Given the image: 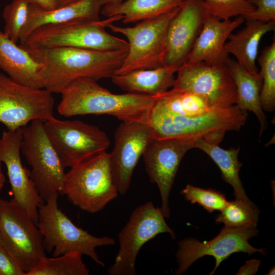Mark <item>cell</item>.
Masks as SVG:
<instances>
[{
    "mask_svg": "<svg viewBox=\"0 0 275 275\" xmlns=\"http://www.w3.org/2000/svg\"><path fill=\"white\" fill-rule=\"evenodd\" d=\"M245 26L236 33H231L225 48L229 54L233 55L236 61L252 73L259 72L256 65L258 47L262 38L274 30L275 21L264 22L245 20Z\"/></svg>",
    "mask_w": 275,
    "mask_h": 275,
    "instance_id": "603a6c76",
    "label": "cell"
},
{
    "mask_svg": "<svg viewBox=\"0 0 275 275\" xmlns=\"http://www.w3.org/2000/svg\"><path fill=\"white\" fill-rule=\"evenodd\" d=\"M160 208L148 202L135 208L118 235L119 249L109 275L136 274L135 261L143 245L161 233L176 239L174 231L167 224Z\"/></svg>",
    "mask_w": 275,
    "mask_h": 275,
    "instance_id": "9c48e42d",
    "label": "cell"
},
{
    "mask_svg": "<svg viewBox=\"0 0 275 275\" xmlns=\"http://www.w3.org/2000/svg\"><path fill=\"white\" fill-rule=\"evenodd\" d=\"M245 22L243 16L221 20L208 15L185 63L208 65L227 64L230 59L225 45L232 32Z\"/></svg>",
    "mask_w": 275,
    "mask_h": 275,
    "instance_id": "d6986e66",
    "label": "cell"
},
{
    "mask_svg": "<svg viewBox=\"0 0 275 275\" xmlns=\"http://www.w3.org/2000/svg\"><path fill=\"white\" fill-rule=\"evenodd\" d=\"M0 275H26L3 245H0Z\"/></svg>",
    "mask_w": 275,
    "mask_h": 275,
    "instance_id": "e575fe53",
    "label": "cell"
},
{
    "mask_svg": "<svg viewBox=\"0 0 275 275\" xmlns=\"http://www.w3.org/2000/svg\"><path fill=\"white\" fill-rule=\"evenodd\" d=\"M274 272H275V269H274V266H273V267H272L271 268L269 269L267 274H269V275H272V274H274Z\"/></svg>",
    "mask_w": 275,
    "mask_h": 275,
    "instance_id": "60d3db41",
    "label": "cell"
},
{
    "mask_svg": "<svg viewBox=\"0 0 275 275\" xmlns=\"http://www.w3.org/2000/svg\"><path fill=\"white\" fill-rule=\"evenodd\" d=\"M58 193L52 194L38 208L36 225L43 236V244L48 253L57 257L71 252H78L91 258L102 266L95 249L113 245L115 240L107 236L97 237L77 227L58 207Z\"/></svg>",
    "mask_w": 275,
    "mask_h": 275,
    "instance_id": "5b68a950",
    "label": "cell"
},
{
    "mask_svg": "<svg viewBox=\"0 0 275 275\" xmlns=\"http://www.w3.org/2000/svg\"><path fill=\"white\" fill-rule=\"evenodd\" d=\"M195 140L154 139L143 155L149 180L158 187L161 199L160 208L164 217L170 216L169 198L179 165L185 153L194 148Z\"/></svg>",
    "mask_w": 275,
    "mask_h": 275,
    "instance_id": "2e32d148",
    "label": "cell"
},
{
    "mask_svg": "<svg viewBox=\"0 0 275 275\" xmlns=\"http://www.w3.org/2000/svg\"><path fill=\"white\" fill-rule=\"evenodd\" d=\"M179 7L159 16L138 22L133 26L108 25L107 28L123 35L128 43L126 56L115 74L163 65L168 27Z\"/></svg>",
    "mask_w": 275,
    "mask_h": 275,
    "instance_id": "52a82bcc",
    "label": "cell"
},
{
    "mask_svg": "<svg viewBox=\"0 0 275 275\" xmlns=\"http://www.w3.org/2000/svg\"><path fill=\"white\" fill-rule=\"evenodd\" d=\"M102 7L100 0H78L50 10L30 4L28 19L20 37V44L42 25L78 20H99Z\"/></svg>",
    "mask_w": 275,
    "mask_h": 275,
    "instance_id": "ffe728a7",
    "label": "cell"
},
{
    "mask_svg": "<svg viewBox=\"0 0 275 275\" xmlns=\"http://www.w3.org/2000/svg\"><path fill=\"white\" fill-rule=\"evenodd\" d=\"M109 153L97 154L70 168L61 195L74 206L89 213L101 211L118 196Z\"/></svg>",
    "mask_w": 275,
    "mask_h": 275,
    "instance_id": "8992f818",
    "label": "cell"
},
{
    "mask_svg": "<svg viewBox=\"0 0 275 275\" xmlns=\"http://www.w3.org/2000/svg\"><path fill=\"white\" fill-rule=\"evenodd\" d=\"M102 7L106 5L114 4L120 3L124 0H100Z\"/></svg>",
    "mask_w": 275,
    "mask_h": 275,
    "instance_id": "ab89813d",
    "label": "cell"
},
{
    "mask_svg": "<svg viewBox=\"0 0 275 275\" xmlns=\"http://www.w3.org/2000/svg\"><path fill=\"white\" fill-rule=\"evenodd\" d=\"M44 126L65 168L106 151L110 145L104 131L79 120H62L53 117L44 121Z\"/></svg>",
    "mask_w": 275,
    "mask_h": 275,
    "instance_id": "8fae6325",
    "label": "cell"
},
{
    "mask_svg": "<svg viewBox=\"0 0 275 275\" xmlns=\"http://www.w3.org/2000/svg\"><path fill=\"white\" fill-rule=\"evenodd\" d=\"M58 113L70 117L107 115L121 122H148L155 96L136 93L115 94L89 77L77 78L61 92Z\"/></svg>",
    "mask_w": 275,
    "mask_h": 275,
    "instance_id": "7a4b0ae2",
    "label": "cell"
},
{
    "mask_svg": "<svg viewBox=\"0 0 275 275\" xmlns=\"http://www.w3.org/2000/svg\"><path fill=\"white\" fill-rule=\"evenodd\" d=\"M177 70L175 67L163 65L115 74L111 79L114 84L127 93L154 96L172 88Z\"/></svg>",
    "mask_w": 275,
    "mask_h": 275,
    "instance_id": "7402d4cb",
    "label": "cell"
},
{
    "mask_svg": "<svg viewBox=\"0 0 275 275\" xmlns=\"http://www.w3.org/2000/svg\"><path fill=\"white\" fill-rule=\"evenodd\" d=\"M22 128L6 130L0 136V162L6 167L11 188V200L23 208L36 223L38 208L44 201L39 195L30 176V171L21 159Z\"/></svg>",
    "mask_w": 275,
    "mask_h": 275,
    "instance_id": "e0dca14e",
    "label": "cell"
},
{
    "mask_svg": "<svg viewBox=\"0 0 275 275\" xmlns=\"http://www.w3.org/2000/svg\"><path fill=\"white\" fill-rule=\"evenodd\" d=\"M208 14L203 0H186L169 22L163 65L178 68L187 60Z\"/></svg>",
    "mask_w": 275,
    "mask_h": 275,
    "instance_id": "ac0fdd59",
    "label": "cell"
},
{
    "mask_svg": "<svg viewBox=\"0 0 275 275\" xmlns=\"http://www.w3.org/2000/svg\"><path fill=\"white\" fill-rule=\"evenodd\" d=\"M30 5L29 0H13L4 9V33L15 43L19 41L22 30L27 22Z\"/></svg>",
    "mask_w": 275,
    "mask_h": 275,
    "instance_id": "4dcf8cb0",
    "label": "cell"
},
{
    "mask_svg": "<svg viewBox=\"0 0 275 275\" xmlns=\"http://www.w3.org/2000/svg\"><path fill=\"white\" fill-rule=\"evenodd\" d=\"M0 232L4 246L25 273L46 256L36 223L11 200L0 199Z\"/></svg>",
    "mask_w": 275,
    "mask_h": 275,
    "instance_id": "30bf717a",
    "label": "cell"
},
{
    "mask_svg": "<svg viewBox=\"0 0 275 275\" xmlns=\"http://www.w3.org/2000/svg\"><path fill=\"white\" fill-rule=\"evenodd\" d=\"M154 96L155 106L182 116H200L215 108L204 96L190 92L171 89Z\"/></svg>",
    "mask_w": 275,
    "mask_h": 275,
    "instance_id": "4316f807",
    "label": "cell"
},
{
    "mask_svg": "<svg viewBox=\"0 0 275 275\" xmlns=\"http://www.w3.org/2000/svg\"><path fill=\"white\" fill-rule=\"evenodd\" d=\"M56 1L58 5V7H60L67 5L70 3L75 2L78 0H56Z\"/></svg>",
    "mask_w": 275,
    "mask_h": 275,
    "instance_id": "f35d334b",
    "label": "cell"
},
{
    "mask_svg": "<svg viewBox=\"0 0 275 275\" xmlns=\"http://www.w3.org/2000/svg\"><path fill=\"white\" fill-rule=\"evenodd\" d=\"M251 2L255 10L243 17L245 20L275 21V0H251Z\"/></svg>",
    "mask_w": 275,
    "mask_h": 275,
    "instance_id": "836d02e7",
    "label": "cell"
},
{
    "mask_svg": "<svg viewBox=\"0 0 275 275\" xmlns=\"http://www.w3.org/2000/svg\"><path fill=\"white\" fill-rule=\"evenodd\" d=\"M30 4L36 5L47 10H53L58 7L56 0H29Z\"/></svg>",
    "mask_w": 275,
    "mask_h": 275,
    "instance_id": "8d00e7d4",
    "label": "cell"
},
{
    "mask_svg": "<svg viewBox=\"0 0 275 275\" xmlns=\"http://www.w3.org/2000/svg\"><path fill=\"white\" fill-rule=\"evenodd\" d=\"M247 118V111L236 104L226 108H215L197 117L176 115L154 104L148 123L153 128L154 139L200 138L218 145L227 131L240 130Z\"/></svg>",
    "mask_w": 275,
    "mask_h": 275,
    "instance_id": "3957f363",
    "label": "cell"
},
{
    "mask_svg": "<svg viewBox=\"0 0 275 275\" xmlns=\"http://www.w3.org/2000/svg\"><path fill=\"white\" fill-rule=\"evenodd\" d=\"M227 66L236 87V105L243 111H251L256 115L260 123V138L267 126L266 116L260 102L262 78L259 72L249 71L232 59H229Z\"/></svg>",
    "mask_w": 275,
    "mask_h": 275,
    "instance_id": "cb8c5ba5",
    "label": "cell"
},
{
    "mask_svg": "<svg viewBox=\"0 0 275 275\" xmlns=\"http://www.w3.org/2000/svg\"><path fill=\"white\" fill-rule=\"evenodd\" d=\"M5 180V177L2 169V163L0 162V193L4 187Z\"/></svg>",
    "mask_w": 275,
    "mask_h": 275,
    "instance_id": "74e56055",
    "label": "cell"
},
{
    "mask_svg": "<svg viewBox=\"0 0 275 275\" xmlns=\"http://www.w3.org/2000/svg\"><path fill=\"white\" fill-rule=\"evenodd\" d=\"M0 245H3V240H2V236H1V232H0ZM3 246H4V245H3Z\"/></svg>",
    "mask_w": 275,
    "mask_h": 275,
    "instance_id": "b9f144b4",
    "label": "cell"
},
{
    "mask_svg": "<svg viewBox=\"0 0 275 275\" xmlns=\"http://www.w3.org/2000/svg\"><path fill=\"white\" fill-rule=\"evenodd\" d=\"M22 47L43 65L44 88L51 93H61L69 84L78 78L89 77L96 80L111 78L121 66L128 50Z\"/></svg>",
    "mask_w": 275,
    "mask_h": 275,
    "instance_id": "6da1fadb",
    "label": "cell"
},
{
    "mask_svg": "<svg viewBox=\"0 0 275 275\" xmlns=\"http://www.w3.org/2000/svg\"><path fill=\"white\" fill-rule=\"evenodd\" d=\"M0 69L14 81L44 88L43 66L0 31Z\"/></svg>",
    "mask_w": 275,
    "mask_h": 275,
    "instance_id": "44dd1931",
    "label": "cell"
},
{
    "mask_svg": "<svg viewBox=\"0 0 275 275\" xmlns=\"http://www.w3.org/2000/svg\"><path fill=\"white\" fill-rule=\"evenodd\" d=\"M186 0H124L104 5L101 14L106 17L122 15L124 24L156 17L180 7Z\"/></svg>",
    "mask_w": 275,
    "mask_h": 275,
    "instance_id": "d4e9b609",
    "label": "cell"
},
{
    "mask_svg": "<svg viewBox=\"0 0 275 275\" xmlns=\"http://www.w3.org/2000/svg\"><path fill=\"white\" fill-rule=\"evenodd\" d=\"M123 18L116 15L103 20H78L42 25L20 45L32 48L74 47L100 51L128 49L126 40L106 31L108 24Z\"/></svg>",
    "mask_w": 275,
    "mask_h": 275,
    "instance_id": "277c9868",
    "label": "cell"
},
{
    "mask_svg": "<svg viewBox=\"0 0 275 275\" xmlns=\"http://www.w3.org/2000/svg\"><path fill=\"white\" fill-rule=\"evenodd\" d=\"M259 234L257 227L228 228L224 227L219 233L208 241L201 242L193 238H186L178 243L176 253L178 267L175 274H184L194 262L205 256H211L215 260V266L209 273L214 274L221 263L231 255L242 252L249 255L257 252L266 255V249H257L249 242Z\"/></svg>",
    "mask_w": 275,
    "mask_h": 275,
    "instance_id": "4fadbf2b",
    "label": "cell"
},
{
    "mask_svg": "<svg viewBox=\"0 0 275 275\" xmlns=\"http://www.w3.org/2000/svg\"><path fill=\"white\" fill-rule=\"evenodd\" d=\"M215 217L217 224L223 223L224 227L240 228L257 227L260 211L254 203L241 200L228 201L227 205Z\"/></svg>",
    "mask_w": 275,
    "mask_h": 275,
    "instance_id": "f1b7e54d",
    "label": "cell"
},
{
    "mask_svg": "<svg viewBox=\"0 0 275 275\" xmlns=\"http://www.w3.org/2000/svg\"><path fill=\"white\" fill-rule=\"evenodd\" d=\"M82 255L71 252L57 257L45 256L26 275H88L89 270L82 262Z\"/></svg>",
    "mask_w": 275,
    "mask_h": 275,
    "instance_id": "83f0119b",
    "label": "cell"
},
{
    "mask_svg": "<svg viewBox=\"0 0 275 275\" xmlns=\"http://www.w3.org/2000/svg\"><path fill=\"white\" fill-rule=\"evenodd\" d=\"M180 193L186 201L198 204L209 213L221 211L227 204L225 195L213 189H203L187 184Z\"/></svg>",
    "mask_w": 275,
    "mask_h": 275,
    "instance_id": "d6a6232c",
    "label": "cell"
},
{
    "mask_svg": "<svg viewBox=\"0 0 275 275\" xmlns=\"http://www.w3.org/2000/svg\"><path fill=\"white\" fill-rule=\"evenodd\" d=\"M261 70L259 72L262 85L260 102L264 111L272 112L275 108V41L266 46L258 59Z\"/></svg>",
    "mask_w": 275,
    "mask_h": 275,
    "instance_id": "f546056e",
    "label": "cell"
},
{
    "mask_svg": "<svg viewBox=\"0 0 275 275\" xmlns=\"http://www.w3.org/2000/svg\"><path fill=\"white\" fill-rule=\"evenodd\" d=\"M54 99L44 88L19 84L0 73V122L7 130L22 128L34 120L53 117Z\"/></svg>",
    "mask_w": 275,
    "mask_h": 275,
    "instance_id": "7c38bea8",
    "label": "cell"
},
{
    "mask_svg": "<svg viewBox=\"0 0 275 275\" xmlns=\"http://www.w3.org/2000/svg\"><path fill=\"white\" fill-rule=\"evenodd\" d=\"M114 138V148L109 153L112 175L118 193L124 195L140 158L154 139V131L148 122H121Z\"/></svg>",
    "mask_w": 275,
    "mask_h": 275,
    "instance_id": "9a60e30c",
    "label": "cell"
},
{
    "mask_svg": "<svg viewBox=\"0 0 275 275\" xmlns=\"http://www.w3.org/2000/svg\"><path fill=\"white\" fill-rule=\"evenodd\" d=\"M261 261L257 259H251L245 262L237 272V275H253L258 271Z\"/></svg>",
    "mask_w": 275,
    "mask_h": 275,
    "instance_id": "d590c367",
    "label": "cell"
},
{
    "mask_svg": "<svg viewBox=\"0 0 275 275\" xmlns=\"http://www.w3.org/2000/svg\"><path fill=\"white\" fill-rule=\"evenodd\" d=\"M194 148L205 152L219 168L224 181L234 189L235 199L250 203L245 194L239 173L242 164L238 159L240 148L224 149L218 145L211 144L199 138L194 141Z\"/></svg>",
    "mask_w": 275,
    "mask_h": 275,
    "instance_id": "484cf974",
    "label": "cell"
},
{
    "mask_svg": "<svg viewBox=\"0 0 275 275\" xmlns=\"http://www.w3.org/2000/svg\"><path fill=\"white\" fill-rule=\"evenodd\" d=\"M21 153L31 167L30 176L45 202L52 194H62L65 168L50 142L44 122L36 120L22 128Z\"/></svg>",
    "mask_w": 275,
    "mask_h": 275,
    "instance_id": "ba28073f",
    "label": "cell"
},
{
    "mask_svg": "<svg viewBox=\"0 0 275 275\" xmlns=\"http://www.w3.org/2000/svg\"><path fill=\"white\" fill-rule=\"evenodd\" d=\"M203 4L209 15L221 20L244 17L255 10L251 0H203Z\"/></svg>",
    "mask_w": 275,
    "mask_h": 275,
    "instance_id": "1f68e13d",
    "label": "cell"
},
{
    "mask_svg": "<svg viewBox=\"0 0 275 275\" xmlns=\"http://www.w3.org/2000/svg\"><path fill=\"white\" fill-rule=\"evenodd\" d=\"M176 73L174 90L200 94L215 108H226L237 103L236 87L227 64L185 63Z\"/></svg>",
    "mask_w": 275,
    "mask_h": 275,
    "instance_id": "5bb4252c",
    "label": "cell"
}]
</instances>
